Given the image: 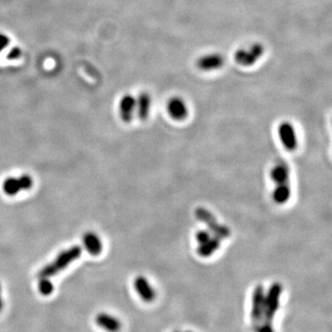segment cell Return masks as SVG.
Segmentation results:
<instances>
[{
	"instance_id": "cell-21",
	"label": "cell",
	"mask_w": 332,
	"mask_h": 332,
	"mask_svg": "<svg viewBox=\"0 0 332 332\" xmlns=\"http://www.w3.org/2000/svg\"><path fill=\"white\" fill-rule=\"evenodd\" d=\"M9 43H10V40H9V36L0 32V53L9 46Z\"/></svg>"
},
{
	"instance_id": "cell-15",
	"label": "cell",
	"mask_w": 332,
	"mask_h": 332,
	"mask_svg": "<svg viewBox=\"0 0 332 332\" xmlns=\"http://www.w3.org/2000/svg\"><path fill=\"white\" fill-rule=\"evenodd\" d=\"M220 246H221L220 238L216 237H210L209 240L199 244V246L197 248V253L202 258H208L218 250Z\"/></svg>"
},
{
	"instance_id": "cell-11",
	"label": "cell",
	"mask_w": 332,
	"mask_h": 332,
	"mask_svg": "<svg viewBox=\"0 0 332 332\" xmlns=\"http://www.w3.org/2000/svg\"><path fill=\"white\" fill-rule=\"evenodd\" d=\"M134 287L139 296L145 302L154 300L156 292L149 281L143 276H138L134 282Z\"/></svg>"
},
{
	"instance_id": "cell-14",
	"label": "cell",
	"mask_w": 332,
	"mask_h": 332,
	"mask_svg": "<svg viewBox=\"0 0 332 332\" xmlns=\"http://www.w3.org/2000/svg\"><path fill=\"white\" fill-rule=\"evenodd\" d=\"M83 245L86 250L92 256L100 255L103 251V243L95 232H87L83 236Z\"/></svg>"
},
{
	"instance_id": "cell-17",
	"label": "cell",
	"mask_w": 332,
	"mask_h": 332,
	"mask_svg": "<svg viewBox=\"0 0 332 332\" xmlns=\"http://www.w3.org/2000/svg\"><path fill=\"white\" fill-rule=\"evenodd\" d=\"M290 173L284 164H278L270 171V178L276 185L288 183Z\"/></svg>"
},
{
	"instance_id": "cell-6",
	"label": "cell",
	"mask_w": 332,
	"mask_h": 332,
	"mask_svg": "<svg viewBox=\"0 0 332 332\" xmlns=\"http://www.w3.org/2000/svg\"><path fill=\"white\" fill-rule=\"evenodd\" d=\"M225 58L220 53H210L201 55L196 61L197 68L202 71H212L223 68Z\"/></svg>"
},
{
	"instance_id": "cell-19",
	"label": "cell",
	"mask_w": 332,
	"mask_h": 332,
	"mask_svg": "<svg viewBox=\"0 0 332 332\" xmlns=\"http://www.w3.org/2000/svg\"><path fill=\"white\" fill-rule=\"evenodd\" d=\"M22 54H23L22 49L18 46H14L8 52L7 58H9V60H17L22 56Z\"/></svg>"
},
{
	"instance_id": "cell-20",
	"label": "cell",
	"mask_w": 332,
	"mask_h": 332,
	"mask_svg": "<svg viewBox=\"0 0 332 332\" xmlns=\"http://www.w3.org/2000/svg\"><path fill=\"white\" fill-rule=\"evenodd\" d=\"M210 238V233L206 230H201L196 233V240L199 244L204 243Z\"/></svg>"
},
{
	"instance_id": "cell-23",
	"label": "cell",
	"mask_w": 332,
	"mask_h": 332,
	"mask_svg": "<svg viewBox=\"0 0 332 332\" xmlns=\"http://www.w3.org/2000/svg\"><path fill=\"white\" fill-rule=\"evenodd\" d=\"M3 308V300H2V296H1V284H0V312Z\"/></svg>"
},
{
	"instance_id": "cell-10",
	"label": "cell",
	"mask_w": 332,
	"mask_h": 332,
	"mask_svg": "<svg viewBox=\"0 0 332 332\" xmlns=\"http://www.w3.org/2000/svg\"><path fill=\"white\" fill-rule=\"evenodd\" d=\"M136 112V98L131 94L124 95L119 103V114L125 123L131 122Z\"/></svg>"
},
{
	"instance_id": "cell-9",
	"label": "cell",
	"mask_w": 332,
	"mask_h": 332,
	"mask_svg": "<svg viewBox=\"0 0 332 332\" xmlns=\"http://www.w3.org/2000/svg\"><path fill=\"white\" fill-rule=\"evenodd\" d=\"M167 112L169 115L174 119V120H184L188 114V108H187L186 102L181 99L180 97H173L168 101L167 105Z\"/></svg>"
},
{
	"instance_id": "cell-5",
	"label": "cell",
	"mask_w": 332,
	"mask_h": 332,
	"mask_svg": "<svg viewBox=\"0 0 332 332\" xmlns=\"http://www.w3.org/2000/svg\"><path fill=\"white\" fill-rule=\"evenodd\" d=\"M33 186V179L29 174H23L18 178H8L3 182V191L8 196H15L21 191L29 190Z\"/></svg>"
},
{
	"instance_id": "cell-13",
	"label": "cell",
	"mask_w": 332,
	"mask_h": 332,
	"mask_svg": "<svg viewBox=\"0 0 332 332\" xmlns=\"http://www.w3.org/2000/svg\"><path fill=\"white\" fill-rule=\"evenodd\" d=\"M95 321L99 327L108 332H119L122 327L119 319L105 313L97 315Z\"/></svg>"
},
{
	"instance_id": "cell-3",
	"label": "cell",
	"mask_w": 332,
	"mask_h": 332,
	"mask_svg": "<svg viewBox=\"0 0 332 332\" xmlns=\"http://www.w3.org/2000/svg\"><path fill=\"white\" fill-rule=\"evenodd\" d=\"M264 53V46L260 43H254L247 47L237 49L233 54V60L242 67H251L262 57Z\"/></svg>"
},
{
	"instance_id": "cell-16",
	"label": "cell",
	"mask_w": 332,
	"mask_h": 332,
	"mask_svg": "<svg viewBox=\"0 0 332 332\" xmlns=\"http://www.w3.org/2000/svg\"><path fill=\"white\" fill-rule=\"evenodd\" d=\"M291 198V187L289 183L279 184L272 192V200L277 204H284Z\"/></svg>"
},
{
	"instance_id": "cell-1",
	"label": "cell",
	"mask_w": 332,
	"mask_h": 332,
	"mask_svg": "<svg viewBox=\"0 0 332 332\" xmlns=\"http://www.w3.org/2000/svg\"><path fill=\"white\" fill-rule=\"evenodd\" d=\"M82 255V248L79 246H71L70 248L62 251L55 260L46 265L38 273V278H50L67 268L68 265L77 260Z\"/></svg>"
},
{
	"instance_id": "cell-8",
	"label": "cell",
	"mask_w": 332,
	"mask_h": 332,
	"mask_svg": "<svg viewBox=\"0 0 332 332\" xmlns=\"http://www.w3.org/2000/svg\"><path fill=\"white\" fill-rule=\"evenodd\" d=\"M265 291L263 287L259 285L255 288L252 296V307H251V319L254 323L260 322L263 319L264 311Z\"/></svg>"
},
{
	"instance_id": "cell-7",
	"label": "cell",
	"mask_w": 332,
	"mask_h": 332,
	"mask_svg": "<svg viewBox=\"0 0 332 332\" xmlns=\"http://www.w3.org/2000/svg\"><path fill=\"white\" fill-rule=\"evenodd\" d=\"M278 134L282 145L288 150H296L297 136L296 129L290 122H282L278 128Z\"/></svg>"
},
{
	"instance_id": "cell-12",
	"label": "cell",
	"mask_w": 332,
	"mask_h": 332,
	"mask_svg": "<svg viewBox=\"0 0 332 332\" xmlns=\"http://www.w3.org/2000/svg\"><path fill=\"white\" fill-rule=\"evenodd\" d=\"M151 108V97L148 92H141L136 99V112L139 119L144 121L149 118Z\"/></svg>"
},
{
	"instance_id": "cell-22",
	"label": "cell",
	"mask_w": 332,
	"mask_h": 332,
	"mask_svg": "<svg viewBox=\"0 0 332 332\" xmlns=\"http://www.w3.org/2000/svg\"><path fill=\"white\" fill-rule=\"evenodd\" d=\"M259 332H273L272 328L270 327V323H265Z\"/></svg>"
},
{
	"instance_id": "cell-4",
	"label": "cell",
	"mask_w": 332,
	"mask_h": 332,
	"mask_svg": "<svg viewBox=\"0 0 332 332\" xmlns=\"http://www.w3.org/2000/svg\"><path fill=\"white\" fill-rule=\"evenodd\" d=\"M282 292V285L278 282H275L269 287L267 294H265L263 319L267 323H271L274 316L277 313Z\"/></svg>"
},
{
	"instance_id": "cell-18",
	"label": "cell",
	"mask_w": 332,
	"mask_h": 332,
	"mask_svg": "<svg viewBox=\"0 0 332 332\" xmlns=\"http://www.w3.org/2000/svg\"><path fill=\"white\" fill-rule=\"evenodd\" d=\"M38 283V289L44 296H50L54 291V285L52 282L49 281V278H40Z\"/></svg>"
},
{
	"instance_id": "cell-2",
	"label": "cell",
	"mask_w": 332,
	"mask_h": 332,
	"mask_svg": "<svg viewBox=\"0 0 332 332\" xmlns=\"http://www.w3.org/2000/svg\"><path fill=\"white\" fill-rule=\"evenodd\" d=\"M195 216L199 221L208 226L209 231L213 233L214 237H218L221 240L227 239L231 237L230 229L223 224H220L217 219L215 218V216L209 209L200 207L195 210Z\"/></svg>"
}]
</instances>
